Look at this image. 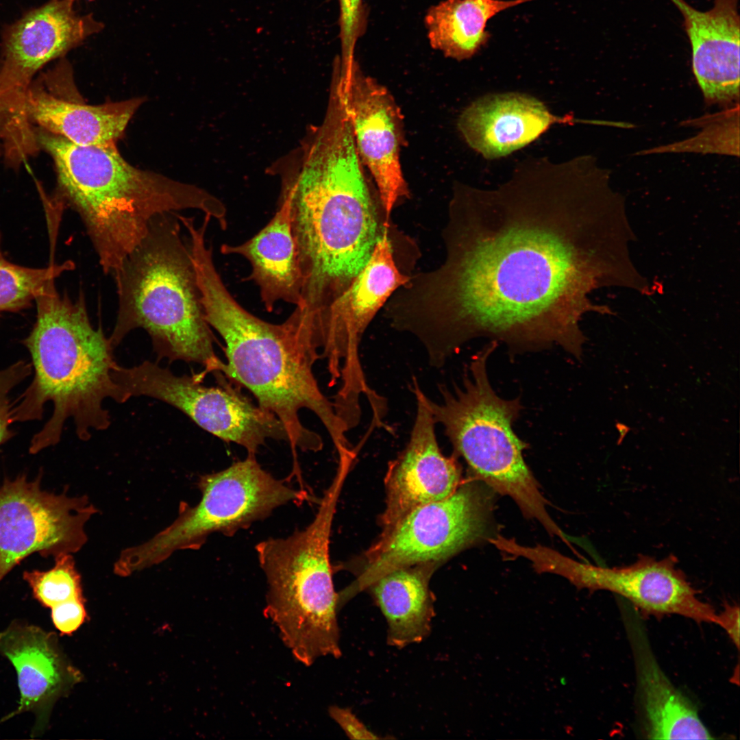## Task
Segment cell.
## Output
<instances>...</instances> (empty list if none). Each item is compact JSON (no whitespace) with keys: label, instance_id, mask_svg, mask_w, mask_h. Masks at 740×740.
Returning <instances> with one entry per match:
<instances>
[{"label":"cell","instance_id":"1","mask_svg":"<svg viewBox=\"0 0 740 740\" xmlns=\"http://www.w3.org/2000/svg\"><path fill=\"white\" fill-rule=\"evenodd\" d=\"M609 201L592 162L522 164L493 190L457 186L443 231V263L410 277V325L427 352L446 361L486 338L511 354L561 347L580 360V321L598 310V225Z\"/></svg>","mask_w":740,"mask_h":740},{"label":"cell","instance_id":"2","mask_svg":"<svg viewBox=\"0 0 740 740\" xmlns=\"http://www.w3.org/2000/svg\"><path fill=\"white\" fill-rule=\"evenodd\" d=\"M205 319L225 342L226 362L221 372L247 388L258 405L284 426L297 469V449L318 452L321 436L299 419L308 409L323 424L338 455L350 452L349 431L321 392L313 372L321 356V339L311 316L302 308L283 323L267 322L245 310L234 298L219 273L213 257L202 254L193 261ZM213 372V373H214Z\"/></svg>","mask_w":740,"mask_h":740},{"label":"cell","instance_id":"3","mask_svg":"<svg viewBox=\"0 0 740 740\" xmlns=\"http://www.w3.org/2000/svg\"><path fill=\"white\" fill-rule=\"evenodd\" d=\"M280 199L299 246L304 308L323 318L367 262L384 227L354 140L335 136L309 146Z\"/></svg>","mask_w":740,"mask_h":740},{"label":"cell","instance_id":"4","mask_svg":"<svg viewBox=\"0 0 740 740\" xmlns=\"http://www.w3.org/2000/svg\"><path fill=\"white\" fill-rule=\"evenodd\" d=\"M50 280L36 297V319L22 341L29 351L34 378L12 402V422L40 420L47 402L51 418L31 439L29 452L36 454L60 441L65 421L72 418L78 438L88 441L91 430L110 424L106 399L118 403L130 397L113 379L116 365L114 347L101 328L89 319L82 291L72 299Z\"/></svg>","mask_w":740,"mask_h":740},{"label":"cell","instance_id":"5","mask_svg":"<svg viewBox=\"0 0 740 740\" xmlns=\"http://www.w3.org/2000/svg\"><path fill=\"white\" fill-rule=\"evenodd\" d=\"M38 148L52 158L57 188L51 199L80 217L106 274H112L164 213L199 209L225 223V210L201 189L138 169L116 144L78 145L34 129Z\"/></svg>","mask_w":740,"mask_h":740},{"label":"cell","instance_id":"6","mask_svg":"<svg viewBox=\"0 0 740 740\" xmlns=\"http://www.w3.org/2000/svg\"><path fill=\"white\" fill-rule=\"evenodd\" d=\"M176 212L155 217L137 247L112 275L118 310L109 340L114 348L132 330L150 336L158 360L166 358L204 366L203 380L221 359L201 303L188 242Z\"/></svg>","mask_w":740,"mask_h":740},{"label":"cell","instance_id":"7","mask_svg":"<svg viewBox=\"0 0 740 740\" xmlns=\"http://www.w3.org/2000/svg\"><path fill=\"white\" fill-rule=\"evenodd\" d=\"M348 473L337 469L312 521L286 538H269L256 550L267 582L264 614L294 657L306 666L339 658V594L332 582L329 543L336 503Z\"/></svg>","mask_w":740,"mask_h":740},{"label":"cell","instance_id":"8","mask_svg":"<svg viewBox=\"0 0 740 740\" xmlns=\"http://www.w3.org/2000/svg\"><path fill=\"white\" fill-rule=\"evenodd\" d=\"M498 346L491 341L471 358L460 386L441 384V400L427 397L435 423L440 424L456 455L494 491L510 497L528 517L536 519L552 536L565 534L547 511V501L526 465L528 444L513 429L523 406L519 397L505 399L493 388L487 360Z\"/></svg>","mask_w":740,"mask_h":740},{"label":"cell","instance_id":"9","mask_svg":"<svg viewBox=\"0 0 740 740\" xmlns=\"http://www.w3.org/2000/svg\"><path fill=\"white\" fill-rule=\"evenodd\" d=\"M198 504H180L178 516L147 541L123 550L114 573L127 576L166 560L179 550H198L214 532L232 536L268 517L290 502H302L306 492L295 490L264 470L256 455H247L219 472L201 476Z\"/></svg>","mask_w":740,"mask_h":740},{"label":"cell","instance_id":"10","mask_svg":"<svg viewBox=\"0 0 740 740\" xmlns=\"http://www.w3.org/2000/svg\"><path fill=\"white\" fill-rule=\"evenodd\" d=\"M488 488L468 483L447 498L404 516L369 550L363 569L341 593L343 601L391 571L444 560L482 540L490 524L492 496Z\"/></svg>","mask_w":740,"mask_h":740},{"label":"cell","instance_id":"11","mask_svg":"<svg viewBox=\"0 0 740 740\" xmlns=\"http://www.w3.org/2000/svg\"><path fill=\"white\" fill-rule=\"evenodd\" d=\"M73 3L50 0L27 11L2 32L0 115L3 139L9 147H24L34 140L26 98L36 73L103 29L91 14H78Z\"/></svg>","mask_w":740,"mask_h":740},{"label":"cell","instance_id":"12","mask_svg":"<svg viewBox=\"0 0 740 740\" xmlns=\"http://www.w3.org/2000/svg\"><path fill=\"white\" fill-rule=\"evenodd\" d=\"M219 384L206 386L193 375H175L158 362L144 361L132 367L118 365L114 380L130 397L147 396L177 408L197 426L256 455L268 439L288 442L286 431L272 413L252 403L233 388L221 372L213 373Z\"/></svg>","mask_w":740,"mask_h":740},{"label":"cell","instance_id":"13","mask_svg":"<svg viewBox=\"0 0 740 740\" xmlns=\"http://www.w3.org/2000/svg\"><path fill=\"white\" fill-rule=\"evenodd\" d=\"M384 223L367 262L347 290L330 307L321 325V357L327 361L331 385L340 381L334 401L354 408L360 398L376 393L366 381L359 358V345L366 329L393 293L410 277L398 269Z\"/></svg>","mask_w":740,"mask_h":740},{"label":"cell","instance_id":"14","mask_svg":"<svg viewBox=\"0 0 740 740\" xmlns=\"http://www.w3.org/2000/svg\"><path fill=\"white\" fill-rule=\"evenodd\" d=\"M40 480L21 475L0 487V582L31 554H71L88 540L84 526L97 509L86 495L42 490Z\"/></svg>","mask_w":740,"mask_h":740},{"label":"cell","instance_id":"15","mask_svg":"<svg viewBox=\"0 0 740 740\" xmlns=\"http://www.w3.org/2000/svg\"><path fill=\"white\" fill-rule=\"evenodd\" d=\"M520 554L538 572L563 576L580 589L617 593L648 614L715 622L714 608L698 597L673 555L656 560L642 554L630 565L606 567L574 560L541 545L523 546Z\"/></svg>","mask_w":740,"mask_h":740},{"label":"cell","instance_id":"16","mask_svg":"<svg viewBox=\"0 0 740 740\" xmlns=\"http://www.w3.org/2000/svg\"><path fill=\"white\" fill-rule=\"evenodd\" d=\"M337 81L351 123L360 158L377 188L385 222L394 206L408 193L402 170L403 120L389 91L365 75L356 61L350 66L337 64Z\"/></svg>","mask_w":740,"mask_h":740},{"label":"cell","instance_id":"17","mask_svg":"<svg viewBox=\"0 0 740 740\" xmlns=\"http://www.w3.org/2000/svg\"><path fill=\"white\" fill-rule=\"evenodd\" d=\"M413 380L416 415L407 445L389 463L382 534L416 508L451 495L460 479L455 458L444 456L439 447L428 396Z\"/></svg>","mask_w":740,"mask_h":740},{"label":"cell","instance_id":"18","mask_svg":"<svg viewBox=\"0 0 740 740\" xmlns=\"http://www.w3.org/2000/svg\"><path fill=\"white\" fill-rule=\"evenodd\" d=\"M0 654L14 667L20 693L18 706L2 721L31 713V736L47 728L52 708L77 680L62 652L56 633L22 619L13 620L0 632Z\"/></svg>","mask_w":740,"mask_h":740},{"label":"cell","instance_id":"19","mask_svg":"<svg viewBox=\"0 0 740 740\" xmlns=\"http://www.w3.org/2000/svg\"><path fill=\"white\" fill-rule=\"evenodd\" d=\"M681 12L692 52L693 73L705 99L728 103L739 97L738 0H714L707 11L670 0Z\"/></svg>","mask_w":740,"mask_h":740},{"label":"cell","instance_id":"20","mask_svg":"<svg viewBox=\"0 0 740 740\" xmlns=\"http://www.w3.org/2000/svg\"><path fill=\"white\" fill-rule=\"evenodd\" d=\"M576 122L572 115L552 114L532 96L508 92L473 101L460 114L458 127L472 149L486 159H495L532 143L554 123Z\"/></svg>","mask_w":740,"mask_h":740},{"label":"cell","instance_id":"21","mask_svg":"<svg viewBox=\"0 0 740 740\" xmlns=\"http://www.w3.org/2000/svg\"><path fill=\"white\" fill-rule=\"evenodd\" d=\"M141 98L88 105L60 97L41 75L27 92L26 109L32 125L78 145L116 144Z\"/></svg>","mask_w":740,"mask_h":740},{"label":"cell","instance_id":"22","mask_svg":"<svg viewBox=\"0 0 740 740\" xmlns=\"http://www.w3.org/2000/svg\"><path fill=\"white\" fill-rule=\"evenodd\" d=\"M221 252L248 260L251 272L247 280L258 286L267 311L280 301L304 308L299 249L286 201L280 199L273 217L256 235L239 245L223 244Z\"/></svg>","mask_w":740,"mask_h":740},{"label":"cell","instance_id":"23","mask_svg":"<svg viewBox=\"0 0 740 740\" xmlns=\"http://www.w3.org/2000/svg\"><path fill=\"white\" fill-rule=\"evenodd\" d=\"M634 641L638 687L648 737L711 739L693 704L667 678L648 648Z\"/></svg>","mask_w":740,"mask_h":740},{"label":"cell","instance_id":"24","mask_svg":"<svg viewBox=\"0 0 740 740\" xmlns=\"http://www.w3.org/2000/svg\"><path fill=\"white\" fill-rule=\"evenodd\" d=\"M428 570L404 567L391 571L368 589L387 622V643L397 648L423 641L435 615Z\"/></svg>","mask_w":740,"mask_h":740},{"label":"cell","instance_id":"25","mask_svg":"<svg viewBox=\"0 0 740 740\" xmlns=\"http://www.w3.org/2000/svg\"><path fill=\"white\" fill-rule=\"evenodd\" d=\"M531 0H445L430 7L424 18L431 47L456 60L471 58L489 41L488 21Z\"/></svg>","mask_w":740,"mask_h":740},{"label":"cell","instance_id":"26","mask_svg":"<svg viewBox=\"0 0 740 740\" xmlns=\"http://www.w3.org/2000/svg\"><path fill=\"white\" fill-rule=\"evenodd\" d=\"M0 234V313L16 312L32 305L45 284L65 271L74 269V263L67 260L54 262V253L45 268H30L9 261L1 249Z\"/></svg>","mask_w":740,"mask_h":740},{"label":"cell","instance_id":"27","mask_svg":"<svg viewBox=\"0 0 740 740\" xmlns=\"http://www.w3.org/2000/svg\"><path fill=\"white\" fill-rule=\"evenodd\" d=\"M23 578L31 588L34 597L45 608L84 598L81 576L71 554L55 558V565L49 570L25 571Z\"/></svg>","mask_w":740,"mask_h":740},{"label":"cell","instance_id":"28","mask_svg":"<svg viewBox=\"0 0 740 740\" xmlns=\"http://www.w3.org/2000/svg\"><path fill=\"white\" fill-rule=\"evenodd\" d=\"M341 55L338 60L348 64L355 60L357 42L364 32L365 15L363 0H338Z\"/></svg>","mask_w":740,"mask_h":740},{"label":"cell","instance_id":"29","mask_svg":"<svg viewBox=\"0 0 740 740\" xmlns=\"http://www.w3.org/2000/svg\"><path fill=\"white\" fill-rule=\"evenodd\" d=\"M32 371V363L23 360L0 370V446L16 434L10 428L12 403L9 395Z\"/></svg>","mask_w":740,"mask_h":740},{"label":"cell","instance_id":"30","mask_svg":"<svg viewBox=\"0 0 740 740\" xmlns=\"http://www.w3.org/2000/svg\"><path fill=\"white\" fill-rule=\"evenodd\" d=\"M51 610L52 621L62 634H72L86 618L84 598L63 602L53 606Z\"/></svg>","mask_w":740,"mask_h":740},{"label":"cell","instance_id":"31","mask_svg":"<svg viewBox=\"0 0 740 740\" xmlns=\"http://www.w3.org/2000/svg\"><path fill=\"white\" fill-rule=\"evenodd\" d=\"M330 717L338 724L345 735L351 739H382L371 731L352 711L349 708L332 706L329 708Z\"/></svg>","mask_w":740,"mask_h":740},{"label":"cell","instance_id":"32","mask_svg":"<svg viewBox=\"0 0 740 740\" xmlns=\"http://www.w3.org/2000/svg\"><path fill=\"white\" fill-rule=\"evenodd\" d=\"M715 624L720 626L738 648L739 646V607L726 604L724 609L716 615Z\"/></svg>","mask_w":740,"mask_h":740},{"label":"cell","instance_id":"33","mask_svg":"<svg viewBox=\"0 0 740 740\" xmlns=\"http://www.w3.org/2000/svg\"><path fill=\"white\" fill-rule=\"evenodd\" d=\"M616 428L619 433V440L617 441V444L619 445L628 432L630 430V428L621 423H617Z\"/></svg>","mask_w":740,"mask_h":740},{"label":"cell","instance_id":"34","mask_svg":"<svg viewBox=\"0 0 740 740\" xmlns=\"http://www.w3.org/2000/svg\"><path fill=\"white\" fill-rule=\"evenodd\" d=\"M3 129V120H2V118H1V116L0 115V141H1V139H2Z\"/></svg>","mask_w":740,"mask_h":740},{"label":"cell","instance_id":"35","mask_svg":"<svg viewBox=\"0 0 740 740\" xmlns=\"http://www.w3.org/2000/svg\"><path fill=\"white\" fill-rule=\"evenodd\" d=\"M73 1H75V0H73Z\"/></svg>","mask_w":740,"mask_h":740}]
</instances>
